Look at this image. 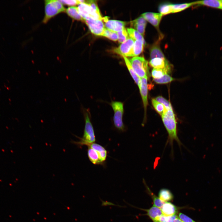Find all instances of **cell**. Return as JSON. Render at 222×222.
I'll use <instances>...</instances> for the list:
<instances>
[{
	"instance_id": "cell-28",
	"label": "cell",
	"mask_w": 222,
	"mask_h": 222,
	"mask_svg": "<svg viewBox=\"0 0 222 222\" xmlns=\"http://www.w3.org/2000/svg\"><path fill=\"white\" fill-rule=\"evenodd\" d=\"M194 5L193 2L189 3L172 4V13H176L181 11Z\"/></svg>"
},
{
	"instance_id": "cell-24",
	"label": "cell",
	"mask_w": 222,
	"mask_h": 222,
	"mask_svg": "<svg viewBox=\"0 0 222 222\" xmlns=\"http://www.w3.org/2000/svg\"><path fill=\"white\" fill-rule=\"evenodd\" d=\"M129 72L135 83L139 87L141 79L138 76L134 70L129 59L123 56Z\"/></svg>"
},
{
	"instance_id": "cell-8",
	"label": "cell",
	"mask_w": 222,
	"mask_h": 222,
	"mask_svg": "<svg viewBox=\"0 0 222 222\" xmlns=\"http://www.w3.org/2000/svg\"><path fill=\"white\" fill-rule=\"evenodd\" d=\"M123 200L125 203L130 206L146 212V213L145 215L148 216L153 222H159V218L163 215L160 208L153 205L152 206L148 209L141 208L133 206L127 203L124 200Z\"/></svg>"
},
{
	"instance_id": "cell-32",
	"label": "cell",
	"mask_w": 222,
	"mask_h": 222,
	"mask_svg": "<svg viewBox=\"0 0 222 222\" xmlns=\"http://www.w3.org/2000/svg\"><path fill=\"white\" fill-rule=\"evenodd\" d=\"M117 33L118 37V40L119 43L124 42L129 37L127 31L125 28Z\"/></svg>"
},
{
	"instance_id": "cell-25",
	"label": "cell",
	"mask_w": 222,
	"mask_h": 222,
	"mask_svg": "<svg viewBox=\"0 0 222 222\" xmlns=\"http://www.w3.org/2000/svg\"><path fill=\"white\" fill-rule=\"evenodd\" d=\"M150 57L151 59L155 58L165 59L158 44H155L151 47L150 51Z\"/></svg>"
},
{
	"instance_id": "cell-14",
	"label": "cell",
	"mask_w": 222,
	"mask_h": 222,
	"mask_svg": "<svg viewBox=\"0 0 222 222\" xmlns=\"http://www.w3.org/2000/svg\"><path fill=\"white\" fill-rule=\"evenodd\" d=\"M87 146L91 147L97 152L100 161L102 165H103L107 156V151L105 148L101 145L95 142L88 144Z\"/></svg>"
},
{
	"instance_id": "cell-4",
	"label": "cell",
	"mask_w": 222,
	"mask_h": 222,
	"mask_svg": "<svg viewBox=\"0 0 222 222\" xmlns=\"http://www.w3.org/2000/svg\"><path fill=\"white\" fill-rule=\"evenodd\" d=\"M134 72L141 79L149 74L148 62L143 57L136 56L128 59Z\"/></svg>"
},
{
	"instance_id": "cell-26",
	"label": "cell",
	"mask_w": 222,
	"mask_h": 222,
	"mask_svg": "<svg viewBox=\"0 0 222 222\" xmlns=\"http://www.w3.org/2000/svg\"><path fill=\"white\" fill-rule=\"evenodd\" d=\"M129 37L134 40L141 41L144 45H146V42L143 36L135 29L132 28L127 29Z\"/></svg>"
},
{
	"instance_id": "cell-33",
	"label": "cell",
	"mask_w": 222,
	"mask_h": 222,
	"mask_svg": "<svg viewBox=\"0 0 222 222\" xmlns=\"http://www.w3.org/2000/svg\"><path fill=\"white\" fill-rule=\"evenodd\" d=\"M155 99L163 105L167 110L172 109L170 103L162 97L159 96L156 97Z\"/></svg>"
},
{
	"instance_id": "cell-15",
	"label": "cell",
	"mask_w": 222,
	"mask_h": 222,
	"mask_svg": "<svg viewBox=\"0 0 222 222\" xmlns=\"http://www.w3.org/2000/svg\"><path fill=\"white\" fill-rule=\"evenodd\" d=\"M131 23L136 30L142 36L144 35L147 22L143 17L140 16L132 21Z\"/></svg>"
},
{
	"instance_id": "cell-6",
	"label": "cell",
	"mask_w": 222,
	"mask_h": 222,
	"mask_svg": "<svg viewBox=\"0 0 222 222\" xmlns=\"http://www.w3.org/2000/svg\"><path fill=\"white\" fill-rule=\"evenodd\" d=\"M84 22L92 33L98 36H102L105 28L102 20L89 18L84 20Z\"/></svg>"
},
{
	"instance_id": "cell-13",
	"label": "cell",
	"mask_w": 222,
	"mask_h": 222,
	"mask_svg": "<svg viewBox=\"0 0 222 222\" xmlns=\"http://www.w3.org/2000/svg\"><path fill=\"white\" fill-rule=\"evenodd\" d=\"M179 208L170 202H165L160 208L163 215L166 216L177 215Z\"/></svg>"
},
{
	"instance_id": "cell-27",
	"label": "cell",
	"mask_w": 222,
	"mask_h": 222,
	"mask_svg": "<svg viewBox=\"0 0 222 222\" xmlns=\"http://www.w3.org/2000/svg\"><path fill=\"white\" fill-rule=\"evenodd\" d=\"M158 10L162 15L172 13V4L168 3H162L159 6Z\"/></svg>"
},
{
	"instance_id": "cell-18",
	"label": "cell",
	"mask_w": 222,
	"mask_h": 222,
	"mask_svg": "<svg viewBox=\"0 0 222 222\" xmlns=\"http://www.w3.org/2000/svg\"><path fill=\"white\" fill-rule=\"evenodd\" d=\"M149 63L150 65L154 68H163L170 65L166 58H159L151 59Z\"/></svg>"
},
{
	"instance_id": "cell-21",
	"label": "cell",
	"mask_w": 222,
	"mask_h": 222,
	"mask_svg": "<svg viewBox=\"0 0 222 222\" xmlns=\"http://www.w3.org/2000/svg\"><path fill=\"white\" fill-rule=\"evenodd\" d=\"M87 155L89 160L93 164L102 165L97 152L89 146H88Z\"/></svg>"
},
{
	"instance_id": "cell-35",
	"label": "cell",
	"mask_w": 222,
	"mask_h": 222,
	"mask_svg": "<svg viewBox=\"0 0 222 222\" xmlns=\"http://www.w3.org/2000/svg\"><path fill=\"white\" fill-rule=\"evenodd\" d=\"M51 3L57 9L60 13L65 11V9L63 4L59 1L57 0H50Z\"/></svg>"
},
{
	"instance_id": "cell-37",
	"label": "cell",
	"mask_w": 222,
	"mask_h": 222,
	"mask_svg": "<svg viewBox=\"0 0 222 222\" xmlns=\"http://www.w3.org/2000/svg\"><path fill=\"white\" fill-rule=\"evenodd\" d=\"M178 216L183 222H196L188 216L182 213H179Z\"/></svg>"
},
{
	"instance_id": "cell-7",
	"label": "cell",
	"mask_w": 222,
	"mask_h": 222,
	"mask_svg": "<svg viewBox=\"0 0 222 222\" xmlns=\"http://www.w3.org/2000/svg\"><path fill=\"white\" fill-rule=\"evenodd\" d=\"M102 21L105 23L106 28L117 32L125 28V23L121 21L109 20L107 16L103 18Z\"/></svg>"
},
{
	"instance_id": "cell-9",
	"label": "cell",
	"mask_w": 222,
	"mask_h": 222,
	"mask_svg": "<svg viewBox=\"0 0 222 222\" xmlns=\"http://www.w3.org/2000/svg\"><path fill=\"white\" fill-rule=\"evenodd\" d=\"M147 76L141 78L140 84L139 87L142 100L144 110L145 119L146 117L147 106L148 105V89Z\"/></svg>"
},
{
	"instance_id": "cell-10",
	"label": "cell",
	"mask_w": 222,
	"mask_h": 222,
	"mask_svg": "<svg viewBox=\"0 0 222 222\" xmlns=\"http://www.w3.org/2000/svg\"><path fill=\"white\" fill-rule=\"evenodd\" d=\"M60 13L57 9L51 3L50 0L45 1V16L43 20L44 23Z\"/></svg>"
},
{
	"instance_id": "cell-19",
	"label": "cell",
	"mask_w": 222,
	"mask_h": 222,
	"mask_svg": "<svg viewBox=\"0 0 222 222\" xmlns=\"http://www.w3.org/2000/svg\"><path fill=\"white\" fill-rule=\"evenodd\" d=\"M171 70V67L170 65L163 68H154L152 71L151 75L154 79L160 78L164 75L169 73Z\"/></svg>"
},
{
	"instance_id": "cell-16",
	"label": "cell",
	"mask_w": 222,
	"mask_h": 222,
	"mask_svg": "<svg viewBox=\"0 0 222 222\" xmlns=\"http://www.w3.org/2000/svg\"><path fill=\"white\" fill-rule=\"evenodd\" d=\"M144 45L142 42L135 40L134 43L126 57H136L140 54L143 51Z\"/></svg>"
},
{
	"instance_id": "cell-11",
	"label": "cell",
	"mask_w": 222,
	"mask_h": 222,
	"mask_svg": "<svg viewBox=\"0 0 222 222\" xmlns=\"http://www.w3.org/2000/svg\"><path fill=\"white\" fill-rule=\"evenodd\" d=\"M135 40L129 37L127 39L117 47L113 49L114 53L119 55L122 57H126L132 47Z\"/></svg>"
},
{
	"instance_id": "cell-40",
	"label": "cell",
	"mask_w": 222,
	"mask_h": 222,
	"mask_svg": "<svg viewBox=\"0 0 222 222\" xmlns=\"http://www.w3.org/2000/svg\"><path fill=\"white\" fill-rule=\"evenodd\" d=\"M221 1H222V0H221Z\"/></svg>"
},
{
	"instance_id": "cell-12",
	"label": "cell",
	"mask_w": 222,
	"mask_h": 222,
	"mask_svg": "<svg viewBox=\"0 0 222 222\" xmlns=\"http://www.w3.org/2000/svg\"><path fill=\"white\" fill-rule=\"evenodd\" d=\"M162 16L160 13L153 12H146L142 14L146 21L156 28L158 27Z\"/></svg>"
},
{
	"instance_id": "cell-29",
	"label": "cell",
	"mask_w": 222,
	"mask_h": 222,
	"mask_svg": "<svg viewBox=\"0 0 222 222\" xmlns=\"http://www.w3.org/2000/svg\"><path fill=\"white\" fill-rule=\"evenodd\" d=\"M151 101L154 107L161 116L167 111L163 105L157 101L155 99H152Z\"/></svg>"
},
{
	"instance_id": "cell-34",
	"label": "cell",
	"mask_w": 222,
	"mask_h": 222,
	"mask_svg": "<svg viewBox=\"0 0 222 222\" xmlns=\"http://www.w3.org/2000/svg\"><path fill=\"white\" fill-rule=\"evenodd\" d=\"M178 216L176 215L166 216L163 214L159 217V222H172Z\"/></svg>"
},
{
	"instance_id": "cell-5",
	"label": "cell",
	"mask_w": 222,
	"mask_h": 222,
	"mask_svg": "<svg viewBox=\"0 0 222 222\" xmlns=\"http://www.w3.org/2000/svg\"><path fill=\"white\" fill-rule=\"evenodd\" d=\"M110 104L114 111L113 121L114 126L119 131L124 132L125 130L122 120L124 104L120 101H113Z\"/></svg>"
},
{
	"instance_id": "cell-38",
	"label": "cell",
	"mask_w": 222,
	"mask_h": 222,
	"mask_svg": "<svg viewBox=\"0 0 222 222\" xmlns=\"http://www.w3.org/2000/svg\"><path fill=\"white\" fill-rule=\"evenodd\" d=\"M102 201V204H101L102 206H106L107 205H115V206H117V205H115L114 204H113L112 203L109 202H108L107 201H103L102 200H101Z\"/></svg>"
},
{
	"instance_id": "cell-20",
	"label": "cell",
	"mask_w": 222,
	"mask_h": 222,
	"mask_svg": "<svg viewBox=\"0 0 222 222\" xmlns=\"http://www.w3.org/2000/svg\"><path fill=\"white\" fill-rule=\"evenodd\" d=\"M67 15L72 18L77 20L84 21V19L80 14L77 7L71 6L65 10Z\"/></svg>"
},
{
	"instance_id": "cell-2",
	"label": "cell",
	"mask_w": 222,
	"mask_h": 222,
	"mask_svg": "<svg viewBox=\"0 0 222 222\" xmlns=\"http://www.w3.org/2000/svg\"><path fill=\"white\" fill-rule=\"evenodd\" d=\"M78 11L84 20L91 18L102 21L99 9L96 1H85V2L80 3L77 7Z\"/></svg>"
},
{
	"instance_id": "cell-39",
	"label": "cell",
	"mask_w": 222,
	"mask_h": 222,
	"mask_svg": "<svg viewBox=\"0 0 222 222\" xmlns=\"http://www.w3.org/2000/svg\"><path fill=\"white\" fill-rule=\"evenodd\" d=\"M172 222H183L182 220L178 216L175 219L172 221Z\"/></svg>"
},
{
	"instance_id": "cell-23",
	"label": "cell",
	"mask_w": 222,
	"mask_h": 222,
	"mask_svg": "<svg viewBox=\"0 0 222 222\" xmlns=\"http://www.w3.org/2000/svg\"><path fill=\"white\" fill-rule=\"evenodd\" d=\"M143 183L146 189L148 194L151 197L153 203V205L159 208H161L163 204L165 202L160 199L159 197L156 195L150 189L145 183L144 180H143Z\"/></svg>"
},
{
	"instance_id": "cell-1",
	"label": "cell",
	"mask_w": 222,
	"mask_h": 222,
	"mask_svg": "<svg viewBox=\"0 0 222 222\" xmlns=\"http://www.w3.org/2000/svg\"><path fill=\"white\" fill-rule=\"evenodd\" d=\"M161 117L168 134L166 143H169L170 145L172 153H173V143L174 141H176L180 146L183 144L178 135L177 122L172 109L166 111L161 116Z\"/></svg>"
},
{
	"instance_id": "cell-3",
	"label": "cell",
	"mask_w": 222,
	"mask_h": 222,
	"mask_svg": "<svg viewBox=\"0 0 222 222\" xmlns=\"http://www.w3.org/2000/svg\"><path fill=\"white\" fill-rule=\"evenodd\" d=\"M85 120V126L84 134L80 140L75 142L80 146H87L88 144L94 143L96 137L94 128L91 121L89 114L86 110H83Z\"/></svg>"
},
{
	"instance_id": "cell-22",
	"label": "cell",
	"mask_w": 222,
	"mask_h": 222,
	"mask_svg": "<svg viewBox=\"0 0 222 222\" xmlns=\"http://www.w3.org/2000/svg\"><path fill=\"white\" fill-rule=\"evenodd\" d=\"M159 198L164 202L172 201L174 198L173 194L169 189L162 188L160 190L158 193Z\"/></svg>"
},
{
	"instance_id": "cell-36",
	"label": "cell",
	"mask_w": 222,
	"mask_h": 222,
	"mask_svg": "<svg viewBox=\"0 0 222 222\" xmlns=\"http://www.w3.org/2000/svg\"><path fill=\"white\" fill-rule=\"evenodd\" d=\"M59 1L63 4L67 5L69 6H73L76 5H79L80 3L83 2V0H59Z\"/></svg>"
},
{
	"instance_id": "cell-30",
	"label": "cell",
	"mask_w": 222,
	"mask_h": 222,
	"mask_svg": "<svg viewBox=\"0 0 222 222\" xmlns=\"http://www.w3.org/2000/svg\"><path fill=\"white\" fill-rule=\"evenodd\" d=\"M102 36L105 37L114 41L118 40V37L117 32L105 28Z\"/></svg>"
},
{
	"instance_id": "cell-31",
	"label": "cell",
	"mask_w": 222,
	"mask_h": 222,
	"mask_svg": "<svg viewBox=\"0 0 222 222\" xmlns=\"http://www.w3.org/2000/svg\"><path fill=\"white\" fill-rule=\"evenodd\" d=\"M154 80L159 84H166L174 80V79L168 74L164 75L161 78L158 79H154Z\"/></svg>"
},
{
	"instance_id": "cell-17",
	"label": "cell",
	"mask_w": 222,
	"mask_h": 222,
	"mask_svg": "<svg viewBox=\"0 0 222 222\" xmlns=\"http://www.w3.org/2000/svg\"><path fill=\"white\" fill-rule=\"evenodd\" d=\"M194 4L203 5L218 9H222V2L219 0H204L193 2Z\"/></svg>"
}]
</instances>
